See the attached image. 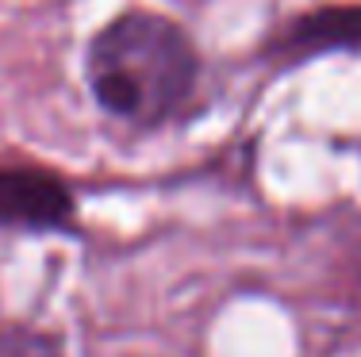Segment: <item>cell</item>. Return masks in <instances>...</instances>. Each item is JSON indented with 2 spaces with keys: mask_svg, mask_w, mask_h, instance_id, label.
I'll use <instances>...</instances> for the list:
<instances>
[{
  "mask_svg": "<svg viewBox=\"0 0 361 357\" xmlns=\"http://www.w3.org/2000/svg\"><path fill=\"white\" fill-rule=\"evenodd\" d=\"M89 84L111 115L161 123L196 84V50L177 23L131 12L108 23L89 46Z\"/></svg>",
  "mask_w": 361,
  "mask_h": 357,
  "instance_id": "obj_1",
  "label": "cell"
},
{
  "mask_svg": "<svg viewBox=\"0 0 361 357\" xmlns=\"http://www.w3.org/2000/svg\"><path fill=\"white\" fill-rule=\"evenodd\" d=\"M73 219V200L62 181L39 169H0V227L58 231Z\"/></svg>",
  "mask_w": 361,
  "mask_h": 357,
  "instance_id": "obj_2",
  "label": "cell"
},
{
  "mask_svg": "<svg viewBox=\"0 0 361 357\" xmlns=\"http://www.w3.org/2000/svg\"><path fill=\"white\" fill-rule=\"evenodd\" d=\"M0 357H62L58 342L42 330L0 327Z\"/></svg>",
  "mask_w": 361,
  "mask_h": 357,
  "instance_id": "obj_3",
  "label": "cell"
}]
</instances>
